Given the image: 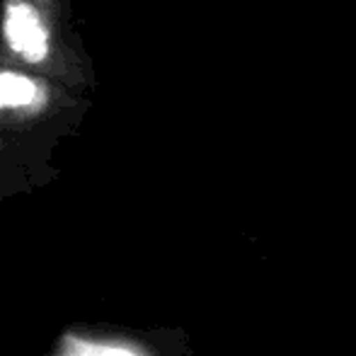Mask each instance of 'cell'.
Returning <instances> with one entry per match:
<instances>
[{"label": "cell", "mask_w": 356, "mask_h": 356, "mask_svg": "<svg viewBox=\"0 0 356 356\" xmlns=\"http://www.w3.org/2000/svg\"><path fill=\"white\" fill-rule=\"evenodd\" d=\"M0 37L15 63L61 73L63 44L58 32V0H3Z\"/></svg>", "instance_id": "6da1fadb"}, {"label": "cell", "mask_w": 356, "mask_h": 356, "mask_svg": "<svg viewBox=\"0 0 356 356\" xmlns=\"http://www.w3.org/2000/svg\"><path fill=\"white\" fill-rule=\"evenodd\" d=\"M47 102L49 90L39 78L15 68H0V117H34Z\"/></svg>", "instance_id": "7a4b0ae2"}, {"label": "cell", "mask_w": 356, "mask_h": 356, "mask_svg": "<svg viewBox=\"0 0 356 356\" xmlns=\"http://www.w3.org/2000/svg\"><path fill=\"white\" fill-rule=\"evenodd\" d=\"M73 356H134L127 349H114V347H92V344H80Z\"/></svg>", "instance_id": "3957f363"}]
</instances>
